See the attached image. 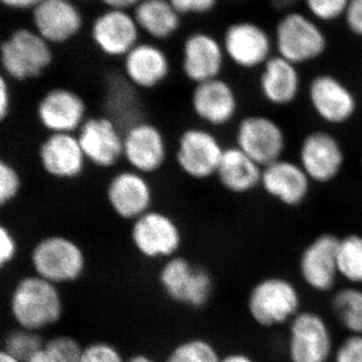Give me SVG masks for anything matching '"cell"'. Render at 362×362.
Instances as JSON below:
<instances>
[{"label":"cell","instance_id":"cell-40","mask_svg":"<svg viewBox=\"0 0 362 362\" xmlns=\"http://www.w3.org/2000/svg\"><path fill=\"white\" fill-rule=\"evenodd\" d=\"M169 1L180 16L209 13L216 4V0H169Z\"/></svg>","mask_w":362,"mask_h":362},{"label":"cell","instance_id":"cell-31","mask_svg":"<svg viewBox=\"0 0 362 362\" xmlns=\"http://www.w3.org/2000/svg\"><path fill=\"white\" fill-rule=\"evenodd\" d=\"M339 277L347 285L362 286V235L352 233L340 237L338 245Z\"/></svg>","mask_w":362,"mask_h":362},{"label":"cell","instance_id":"cell-29","mask_svg":"<svg viewBox=\"0 0 362 362\" xmlns=\"http://www.w3.org/2000/svg\"><path fill=\"white\" fill-rule=\"evenodd\" d=\"M105 95V106L106 111L104 114L113 119L115 122L125 129L131 124L144 119L141 115L142 107L140 100V90L121 75L108 80Z\"/></svg>","mask_w":362,"mask_h":362},{"label":"cell","instance_id":"cell-39","mask_svg":"<svg viewBox=\"0 0 362 362\" xmlns=\"http://www.w3.org/2000/svg\"><path fill=\"white\" fill-rule=\"evenodd\" d=\"M18 243L16 235L6 225L0 226V266L6 268L18 257Z\"/></svg>","mask_w":362,"mask_h":362},{"label":"cell","instance_id":"cell-43","mask_svg":"<svg viewBox=\"0 0 362 362\" xmlns=\"http://www.w3.org/2000/svg\"><path fill=\"white\" fill-rule=\"evenodd\" d=\"M42 0H0L2 6L16 11H25V9L35 8Z\"/></svg>","mask_w":362,"mask_h":362},{"label":"cell","instance_id":"cell-37","mask_svg":"<svg viewBox=\"0 0 362 362\" xmlns=\"http://www.w3.org/2000/svg\"><path fill=\"white\" fill-rule=\"evenodd\" d=\"M350 0H306L310 13L318 20H337L346 11Z\"/></svg>","mask_w":362,"mask_h":362},{"label":"cell","instance_id":"cell-20","mask_svg":"<svg viewBox=\"0 0 362 362\" xmlns=\"http://www.w3.org/2000/svg\"><path fill=\"white\" fill-rule=\"evenodd\" d=\"M139 26L128 11L108 8L95 18L90 37L98 51L111 59H122L140 42Z\"/></svg>","mask_w":362,"mask_h":362},{"label":"cell","instance_id":"cell-30","mask_svg":"<svg viewBox=\"0 0 362 362\" xmlns=\"http://www.w3.org/2000/svg\"><path fill=\"white\" fill-rule=\"evenodd\" d=\"M333 318L347 334H362V286L346 285L331 294Z\"/></svg>","mask_w":362,"mask_h":362},{"label":"cell","instance_id":"cell-34","mask_svg":"<svg viewBox=\"0 0 362 362\" xmlns=\"http://www.w3.org/2000/svg\"><path fill=\"white\" fill-rule=\"evenodd\" d=\"M40 333L16 327L6 333L2 350L21 362H28L45 343Z\"/></svg>","mask_w":362,"mask_h":362},{"label":"cell","instance_id":"cell-42","mask_svg":"<svg viewBox=\"0 0 362 362\" xmlns=\"http://www.w3.org/2000/svg\"><path fill=\"white\" fill-rule=\"evenodd\" d=\"M345 18L350 30L362 37V0H350Z\"/></svg>","mask_w":362,"mask_h":362},{"label":"cell","instance_id":"cell-18","mask_svg":"<svg viewBox=\"0 0 362 362\" xmlns=\"http://www.w3.org/2000/svg\"><path fill=\"white\" fill-rule=\"evenodd\" d=\"M298 163L312 182L328 185L340 175L345 164V152L339 139L327 130H313L301 140Z\"/></svg>","mask_w":362,"mask_h":362},{"label":"cell","instance_id":"cell-23","mask_svg":"<svg viewBox=\"0 0 362 362\" xmlns=\"http://www.w3.org/2000/svg\"><path fill=\"white\" fill-rule=\"evenodd\" d=\"M122 75L140 92L163 85L171 74L168 54L156 42H140L122 59Z\"/></svg>","mask_w":362,"mask_h":362},{"label":"cell","instance_id":"cell-2","mask_svg":"<svg viewBox=\"0 0 362 362\" xmlns=\"http://www.w3.org/2000/svg\"><path fill=\"white\" fill-rule=\"evenodd\" d=\"M301 290L291 279L269 275L252 286L246 299L247 315L264 329L287 326L303 310Z\"/></svg>","mask_w":362,"mask_h":362},{"label":"cell","instance_id":"cell-44","mask_svg":"<svg viewBox=\"0 0 362 362\" xmlns=\"http://www.w3.org/2000/svg\"><path fill=\"white\" fill-rule=\"evenodd\" d=\"M220 362H258L254 356L242 350H235L221 356Z\"/></svg>","mask_w":362,"mask_h":362},{"label":"cell","instance_id":"cell-45","mask_svg":"<svg viewBox=\"0 0 362 362\" xmlns=\"http://www.w3.org/2000/svg\"><path fill=\"white\" fill-rule=\"evenodd\" d=\"M102 2L112 9H121V11H128V9H134L143 0H101Z\"/></svg>","mask_w":362,"mask_h":362},{"label":"cell","instance_id":"cell-26","mask_svg":"<svg viewBox=\"0 0 362 362\" xmlns=\"http://www.w3.org/2000/svg\"><path fill=\"white\" fill-rule=\"evenodd\" d=\"M302 90V78L295 64L280 56H273L262 66L259 90L262 98L274 107L294 103Z\"/></svg>","mask_w":362,"mask_h":362},{"label":"cell","instance_id":"cell-7","mask_svg":"<svg viewBox=\"0 0 362 362\" xmlns=\"http://www.w3.org/2000/svg\"><path fill=\"white\" fill-rule=\"evenodd\" d=\"M226 147L214 130L202 126L185 128L177 137L176 166L183 175L194 181L216 177Z\"/></svg>","mask_w":362,"mask_h":362},{"label":"cell","instance_id":"cell-16","mask_svg":"<svg viewBox=\"0 0 362 362\" xmlns=\"http://www.w3.org/2000/svg\"><path fill=\"white\" fill-rule=\"evenodd\" d=\"M189 106L201 125L216 130L230 125L237 118L239 95L228 80L216 78L194 85Z\"/></svg>","mask_w":362,"mask_h":362},{"label":"cell","instance_id":"cell-11","mask_svg":"<svg viewBox=\"0 0 362 362\" xmlns=\"http://www.w3.org/2000/svg\"><path fill=\"white\" fill-rule=\"evenodd\" d=\"M168 144L163 130L152 121L141 119L123 132V161L142 175H156L165 165Z\"/></svg>","mask_w":362,"mask_h":362},{"label":"cell","instance_id":"cell-1","mask_svg":"<svg viewBox=\"0 0 362 362\" xmlns=\"http://www.w3.org/2000/svg\"><path fill=\"white\" fill-rule=\"evenodd\" d=\"M8 310L16 327L40 333L61 322L65 300L61 287L32 273L14 283Z\"/></svg>","mask_w":362,"mask_h":362},{"label":"cell","instance_id":"cell-6","mask_svg":"<svg viewBox=\"0 0 362 362\" xmlns=\"http://www.w3.org/2000/svg\"><path fill=\"white\" fill-rule=\"evenodd\" d=\"M334 335L320 312L303 309L287 325L286 356L289 362H331Z\"/></svg>","mask_w":362,"mask_h":362},{"label":"cell","instance_id":"cell-4","mask_svg":"<svg viewBox=\"0 0 362 362\" xmlns=\"http://www.w3.org/2000/svg\"><path fill=\"white\" fill-rule=\"evenodd\" d=\"M52 63V45L33 28H16L0 45L2 75L11 82L37 80Z\"/></svg>","mask_w":362,"mask_h":362},{"label":"cell","instance_id":"cell-32","mask_svg":"<svg viewBox=\"0 0 362 362\" xmlns=\"http://www.w3.org/2000/svg\"><path fill=\"white\" fill-rule=\"evenodd\" d=\"M221 354L211 340L190 337L175 345L164 362H220Z\"/></svg>","mask_w":362,"mask_h":362},{"label":"cell","instance_id":"cell-10","mask_svg":"<svg viewBox=\"0 0 362 362\" xmlns=\"http://www.w3.org/2000/svg\"><path fill=\"white\" fill-rule=\"evenodd\" d=\"M235 145L262 168L284 158L287 136L270 116L250 114L243 117L235 130Z\"/></svg>","mask_w":362,"mask_h":362},{"label":"cell","instance_id":"cell-41","mask_svg":"<svg viewBox=\"0 0 362 362\" xmlns=\"http://www.w3.org/2000/svg\"><path fill=\"white\" fill-rule=\"evenodd\" d=\"M11 81L6 76H0V119L2 122L8 119L13 109V90H11Z\"/></svg>","mask_w":362,"mask_h":362},{"label":"cell","instance_id":"cell-15","mask_svg":"<svg viewBox=\"0 0 362 362\" xmlns=\"http://www.w3.org/2000/svg\"><path fill=\"white\" fill-rule=\"evenodd\" d=\"M307 94L311 110L329 126L349 123L358 110V100L354 90L332 74H319L312 78Z\"/></svg>","mask_w":362,"mask_h":362},{"label":"cell","instance_id":"cell-33","mask_svg":"<svg viewBox=\"0 0 362 362\" xmlns=\"http://www.w3.org/2000/svg\"><path fill=\"white\" fill-rule=\"evenodd\" d=\"M83 345L68 334L45 339L42 349L28 362H80Z\"/></svg>","mask_w":362,"mask_h":362},{"label":"cell","instance_id":"cell-48","mask_svg":"<svg viewBox=\"0 0 362 362\" xmlns=\"http://www.w3.org/2000/svg\"><path fill=\"white\" fill-rule=\"evenodd\" d=\"M361 168H362V152H361Z\"/></svg>","mask_w":362,"mask_h":362},{"label":"cell","instance_id":"cell-46","mask_svg":"<svg viewBox=\"0 0 362 362\" xmlns=\"http://www.w3.org/2000/svg\"><path fill=\"white\" fill-rule=\"evenodd\" d=\"M126 362H164L158 361L156 357L147 354H135L128 357Z\"/></svg>","mask_w":362,"mask_h":362},{"label":"cell","instance_id":"cell-35","mask_svg":"<svg viewBox=\"0 0 362 362\" xmlns=\"http://www.w3.org/2000/svg\"><path fill=\"white\" fill-rule=\"evenodd\" d=\"M23 176L8 159L0 160V206H8L20 197L23 190Z\"/></svg>","mask_w":362,"mask_h":362},{"label":"cell","instance_id":"cell-19","mask_svg":"<svg viewBox=\"0 0 362 362\" xmlns=\"http://www.w3.org/2000/svg\"><path fill=\"white\" fill-rule=\"evenodd\" d=\"M37 160L45 175L59 181L78 180L88 165L75 133H47L37 148Z\"/></svg>","mask_w":362,"mask_h":362},{"label":"cell","instance_id":"cell-27","mask_svg":"<svg viewBox=\"0 0 362 362\" xmlns=\"http://www.w3.org/2000/svg\"><path fill=\"white\" fill-rule=\"evenodd\" d=\"M263 168L235 144L226 146L216 178L228 194H250L261 185Z\"/></svg>","mask_w":362,"mask_h":362},{"label":"cell","instance_id":"cell-9","mask_svg":"<svg viewBox=\"0 0 362 362\" xmlns=\"http://www.w3.org/2000/svg\"><path fill=\"white\" fill-rule=\"evenodd\" d=\"M340 237L321 233L303 247L298 259V275L305 287L317 294H332L337 290L338 245Z\"/></svg>","mask_w":362,"mask_h":362},{"label":"cell","instance_id":"cell-8","mask_svg":"<svg viewBox=\"0 0 362 362\" xmlns=\"http://www.w3.org/2000/svg\"><path fill=\"white\" fill-rule=\"evenodd\" d=\"M130 240L139 256L149 261H166L180 255L183 233L170 214L152 209L132 221Z\"/></svg>","mask_w":362,"mask_h":362},{"label":"cell","instance_id":"cell-47","mask_svg":"<svg viewBox=\"0 0 362 362\" xmlns=\"http://www.w3.org/2000/svg\"><path fill=\"white\" fill-rule=\"evenodd\" d=\"M0 362H21L18 359L14 358V357L9 356L7 352L4 350H0Z\"/></svg>","mask_w":362,"mask_h":362},{"label":"cell","instance_id":"cell-38","mask_svg":"<svg viewBox=\"0 0 362 362\" xmlns=\"http://www.w3.org/2000/svg\"><path fill=\"white\" fill-rule=\"evenodd\" d=\"M331 362H362V334H347L337 344Z\"/></svg>","mask_w":362,"mask_h":362},{"label":"cell","instance_id":"cell-28","mask_svg":"<svg viewBox=\"0 0 362 362\" xmlns=\"http://www.w3.org/2000/svg\"><path fill=\"white\" fill-rule=\"evenodd\" d=\"M133 16L140 30L157 42L173 37L181 25L180 13L169 0H143Z\"/></svg>","mask_w":362,"mask_h":362},{"label":"cell","instance_id":"cell-12","mask_svg":"<svg viewBox=\"0 0 362 362\" xmlns=\"http://www.w3.org/2000/svg\"><path fill=\"white\" fill-rule=\"evenodd\" d=\"M154 197L149 176L128 168L115 171L105 188V197L112 213L130 223L154 209Z\"/></svg>","mask_w":362,"mask_h":362},{"label":"cell","instance_id":"cell-13","mask_svg":"<svg viewBox=\"0 0 362 362\" xmlns=\"http://www.w3.org/2000/svg\"><path fill=\"white\" fill-rule=\"evenodd\" d=\"M88 104L73 88L56 86L45 90L35 105V117L45 133H75L87 120Z\"/></svg>","mask_w":362,"mask_h":362},{"label":"cell","instance_id":"cell-5","mask_svg":"<svg viewBox=\"0 0 362 362\" xmlns=\"http://www.w3.org/2000/svg\"><path fill=\"white\" fill-rule=\"evenodd\" d=\"M157 277L162 293L180 306L201 310L213 299L214 280L211 272L180 254L162 262Z\"/></svg>","mask_w":362,"mask_h":362},{"label":"cell","instance_id":"cell-25","mask_svg":"<svg viewBox=\"0 0 362 362\" xmlns=\"http://www.w3.org/2000/svg\"><path fill=\"white\" fill-rule=\"evenodd\" d=\"M223 45L226 59L243 70L262 68L273 57L268 33L252 23L230 25L226 30Z\"/></svg>","mask_w":362,"mask_h":362},{"label":"cell","instance_id":"cell-36","mask_svg":"<svg viewBox=\"0 0 362 362\" xmlns=\"http://www.w3.org/2000/svg\"><path fill=\"white\" fill-rule=\"evenodd\" d=\"M122 352L113 343L96 340L84 345L80 362H126Z\"/></svg>","mask_w":362,"mask_h":362},{"label":"cell","instance_id":"cell-24","mask_svg":"<svg viewBox=\"0 0 362 362\" xmlns=\"http://www.w3.org/2000/svg\"><path fill=\"white\" fill-rule=\"evenodd\" d=\"M33 30L54 47L75 39L84 18L71 0H42L33 9Z\"/></svg>","mask_w":362,"mask_h":362},{"label":"cell","instance_id":"cell-22","mask_svg":"<svg viewBox=\"0 0 362 362\" xmlns=\"http://www.w3.org/2000/svg\"><path fill=\"white\" fill-rule=\"evenodd\" d=\"M226 56L223 42L204 32L190 33L185 40L181 71L192 85L221 77Z\"/></svg>","mask_w":362,"mask_h":362},{"label":"cell","instance_id":"cell-3","mask_svg":"<svg viewBox=\"0 0 362 362\" xmlns=\"http://www.w3.org/2000/svg\"><path fill=\"white\" fill-rule=\"evenodd\" d=\"M30 264L33 274L62 287L84 277L88 259L77 240L65 233H49L33 244Z\"/></svg>","mask_w":362,"mask_h":362},{"label":"cell","instance_id":"cell-17","mask_svg":"<svg viewBox=\"0 0 362 362\" xmlns=\"http://www.w3.org/2000/svg\"><path fill=\"white\" fill-rule=\"evenodd\" d=\"M124 130L106 114L90 115L77 132L88 164L110 170L123 161Z\"/></svg>","mask_w":362,"mask_h":362},{"label":"cell","instance_id":"cell-14","mask_svg":"<svg viewBox=\"0 0 362 362\" xmlns=\"http://www.w3.org/2000/svg\"><path fill=\"white\" fill-rule=\"evenodd\" d=\"M275 45L278 56L300 66L320 58L327 40L310 18L303 14L290 13L279 23Z\"/></svg>","mask_w":362,"mask_h":362},{"label":"cell","instance_id":"cell-21","mask_svg":"<svg viewBox=\"0 0 362 362\" xmlns=\"http://www.w3.org/2000/svg\"><path fill=\"white\" fill-rule=\"evenodd\" d=\"M312 181L298 161L281 158L263 168L259 188L286 207H299L308 199Z\"/></svg>","mask_w":362,"mask_h":362}]
</instances>
